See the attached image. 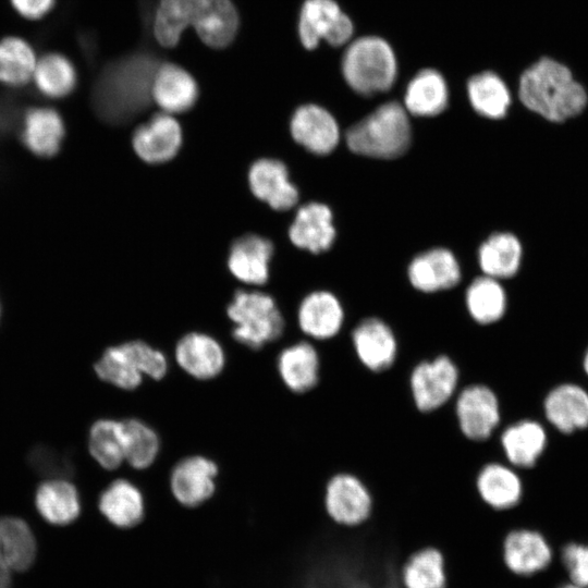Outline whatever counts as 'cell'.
Instances as JSON below:
<instances>
[{
  "instance_id": "cell-1",
  "label": "cell",
  "mask_w": 588,
  "mask_h": 588,
  "mask_svg": "<svg viewBox=\"0 0 588 588\" xmlns=\"http://www.w3.org/2000/svg\"><path fill=\"white\" fill-rule=\"evenodd\" d=\"M237 25L230 0H160L152 28L166 48L174 47L187 26H193L208 46L223 48L233 40Z\"/></svg>"
},
{
  "instance_id": "cell-2",
  "label": "cell",
  "mask_w": 588,
  "mask_h": 588,
  "mask_svg": "<svg viewBox=\"0 0 588 588\" xmlns=\"http://www.w3.org/2000/svg\"><path fill=\"white\" fill-rule=\"evenodd\" d=\"M518 97L529 110L551 122H563L579 114L587 94L571 71L549 58H542L520 76Z\"/></svg>"
},
{
  "instance_id": "cell-3",
  "label": "cell",
  "mask_w": 588,
  "mask_h": 588,
  "mask_svg": "<svg viewBox=\"0 0 588 588\" xmlns=\"http://www.w3.org/2000/svg\"><path fill=\"white\" fill-rule=\"evenodd\" d=\"M157 61L148 53H136L111 63L97 85L98 103L114 120L128 121L151 103V85Z\"/></svg>"
},
{
  "instance_id": "cell-4",
  "label": "cell",
  "mask_w": 588,
  "mask_h": 588,
  "mask_svg": "<svg viewBox=\"0 0 588 588\" xmlns=\"http://www.w3.org/2000/svg\"><path fill=\"white\" fill-rule=\"evenodd\" d=\"M411 138L407 111L396 101L382 103L345 134L353 152L379 159L401 157L408 149Z\"/></svg>"
},
{
  "instance_id": "cell-5",
  "label": "cell",
  "mask_w": 588,
  "mask_h": 588,
  "mask_svg": "<svg viewBox=\"0 0 588 588\" xmlns=\"http://www.w3.org/2000/svg\"><path fill=\"white\" fill-rule=\"evenodd\" d=\"M225 314L232 323V336L248 348H261L284 331L285 321L275 298L261 290L235 289Z\"/></svg>"
},
{
  "instance_id": "cell-6",
  "label": "cell",
  "mask_w": 588,
  "mask_h": 588,
  "mask_svg": "<svg viewBox=\"0 0 588 588\" xmlns=\"http://www.w3.org/2000/svg\"><path fill=\"white\" fill-rule=\"evenodd\" d=\"M396 59L391 46L376 36L360 37L346 48L342 73L359 95L372 96L389 90L396 77Z\"/></svg>"
},
{
  "instance_id": "cell-7",
  "label": "cell",
  "mask_w": 588,
  "mask_h": 588,
  "mask_svg": "<svg viewBox=\"0 0 588 588\" xmlns=\"http://www.w3.org/2000/svg\"><path fill=\"white\" fill-rule=\"evenodd\" d=\"M183 126L166 112L152 114L137 125L131 135V146L135 156L150 166L172 161L183 146Z\"/></svg>"
},
{
  "instance_id": "cell-8",
  "label": "cell",
  "mask_w": 588,
  "mask_h": 588,
  "mask_svg": "<svg viewBox=\"0 0 588 588\" xmlns=\"http://www.w3.org/2000/svg\"><path fill=\"white\" fill-rule=\"evenodd\" d=\"M247 185L258 201L278 212L292 210L299 200V191L291 179L289 166L278 158L254 160L247 171Z\"/></svg>"
},
{
  "instance_id": "cell-9",
  "label": "cell",
  "mask_w": 588,
  "mask_h": 588,
  "mask_svg": "<svg viewBox=\"0 0 588 588\" xmlns=\"http://www.w3.org/2000/svg\"><path fill=\"white\" fill-rule=\"evenodd\" d=\"M354 32L351 19L334 0H306L302 7L298 34L303 46L314 49L320 39L334 47L346 44Z\"/></svg>"
},
{
  "instance_id": "cell-10",
  "label": "cell",
  "mask_w": 588,
  "mask_h": 588,
  "mask_svg": "<svg viewBox=\"0 0 588 588\" xmlns=\"http://www.w3.org/2000/svg\"><path fill=\"white\" fill-rule=\"evenodd\" d=\"M273 255L274 243L270 238L246 232L231 242L226 268L237 282L261 287L269 281Z\"/></svg>"
},
{
  "instance_id": "cell-11",
  "label": "cell",
  "mask_w": 588,
  "mask_h": 588,
  "mask_svg": "<svg viewBox=\"0 0 588 588\" xmlns=\"http://www.w3.org/2000/svg\"><path fill=\"white\" fill-rule=\"evenodd\" d=\"M458 369L453 360L441 355L419 363L411 375V390L416 407L425 413L445 404L455 392Z\"/></svg>"
},
{
  "instance_id": "cell-12",
  "label": "cell",
  "mask_w": 588,
  "mask_h": 588,
  "mask_svg": "<svg viewBox=\"0 0 588 588\" xmlns=\"http://www.w3.org/2000/svg\"><path fill=\"white\" fill-rule=\"evenodd\" d=\"M328 515L339 525L354 527L365 523L372 510L371 495L359 478L342 473L333 476L324 494Z\"/></svg>"
},
{
  "instance_id": "cell-13",
  "label": "cell",
  "mask_w": 588,
  "mask_h": 588,
  "mask_svg": "<svg viewBox=\"0 0 588 588\" xmlns=\"http://www.w3.org/2000/svg\"><path fill=\"white\" fill-rule=\"evenodd\" d=\"M289 130L296 145L317 156L333 151L340 139V130L334 117L314 103L299 106L294 111Z\"/></svg>"
},
{
  "instance_id": "cell-14",
  "label": "cell",
  "mask_w": 588,
  "mask_h": 588,
  "mask_svg": "<svg viewBox=\"0 0 588 588\" xmlns=\"http://www.w3.org/2000/svg\"><path fill=\"white\" fill-rule=\"evenodd\" d=\"M455 408L463 434L474 441L488 439L501 419L498 397L483 384L465 388L457 396Z\"/></svg>"
},
{
  "instance_id": "cell-15",
  "label": "cell",
  "mask_w": 588,
  "mask_h": 588,
  "mask_svg": "<svg viewBox=\"0 0 588 588\" xmlns=\"http://www.w3.org/2000/svg\"><path fill=\"white\" fill-rule=\"evenodd\" d=\"M286 234L289 242L298 249L311 254L330 249L335 238L330 207L319 201L299 206L287 226Z\"/></svg>"
},
{
  "instance_id": "cell-16",
  "label": "cell",
  "mask_w": 588,
  "mask_h": 588,
  "mask_svg": "<svg viewBox=\"0 0 588 588\" xmlns=\"http://www.w3.org/2000/svg\"><path fill=\"white\" fill-rule=\"evenodd\" d=\"M218 466L213 461L200 455L185 457L171 471V492L180 504L198 506L215 493Z\"/></svg>"
},
{
  "instance_id": "cell-17",
  "label": "cell",
  "mask_w": 588,
  "mask_h": 588,
  "mask_svg": "<svg viewBox=\"0 0 588 588\" xmlns=\"http://www.w3.org/2000/svg\"><path fill=\"white\" fill-rule=\"evenodd\" d=\"M34 504L40 518L53 527H65L78 519L82 498L76 485L64 478H51L38 483Z\"/></svg>"
},
{
  "instance_id": "cell-18",
  "label": "cell",
  "mask_w": 588,
  "mask_h": 588,
  "mask_svg": "<svg viewBox=\"0 0 588 588\" xmlns=\"http://www.w3.org/2000/svg\"><path fill=\"white\" fill-rule=\"evenodd\" d=\"M96 505L109 524L121 529L138 525L145 515L144 497L126 478L110 480L99 492Z\"/></svg>"
},
{
  "instance_id": "cell-19",
  "label": "cell",
  "mask_w": 588,
  "mask_h": 588,
  "mask_svg": "<svg viewBox=\"0 0 588 588\" xmlns=\"http://www.w3.org/2000/svg\"><path fill=\"white\" fill-rule=\"evenodd\" d=\"M177 365L198 380L217 377L225 365V354L221 344L211 335L189 332L175 345Z\"/></svg>"
},
{
  "instance_id": "cell-20",
  "label": "cell",
  "mask_w": 588,
  "mask_h": 588,
  "mask_svg": "<svg viewBox=\"0 0 588 588\" xmlns=\"http://www.w3.org/2000/svg\"><path fill=\"white\" fill-rule=\"evenodd\" d=\"M198 95V85L187 71L171 63L158 68L151 99L162 112L172 115L187 112L195 106Z\"/></svg>"
},
{
  "instance_id": "cell-21",
  "label": "cell",
  "mask_w": 588,
  "mask_h": 588,
  "mask_svg": "<svg viewBox=\"0 0 588 588\" xmlns=\"http://www.w3.org/2000/svg\"><path fill=\"white\" fill-rule=\"evenodd\" d=\"M352 341L359 360L371 371L390 368L396 358V339L389 326L378 318L360 321L353 330Z\"/></svg>"
},
{
  "instance_id": "cell-22",
  "label": "cell",
  "mask_w": 588,
  "mask_h": 588,
  "mask_svg": "<svg viewBox=\"0 0 588 588\" xmlns=\"http://www.w3.org/2000/svg\"><path fill=\"white\" fill-rule=\"evenodd\" d=\"M547 420L560 432L568 434L588 427V392L576 383L554 387L543 401Z\"/></svg>"
},
{
  "instance_id": "cell-23",
  "label": "cell",
  "mask_w": 588,
  "mask_h": 588,
  "mask_svg": "<svg viewBox=\"0 0 588 588\" xmlns=\"http://www.w3.org/2000/svg\"><path fill=\"white\" fill-rule=\"evenodd\" d=\"M502 556L505 566L512 573L529 576L544 569L551 561L552 553L541 534L517 529L506 535Z\"/></svg>"
},
{
  "instance_id": "cell-24",
  "label": "cell",
  "mask_w": 588,
  "mask_h": 588,
  "mask_svg": "<svg viewBox=\"0 0 588 588\" xmlns=\"http://www.w3.org/2000/svg\"><path fill=\"white\" fill-rule=\"evenodd\" d=\"M344 311L340 301L328 291L306 295L297 309L301 330L317 340L334 336L343 324Z\"/></svg>"
},
{
  "instance_id": "cell-25",
  "label": "cell",
  "mask_w": 588,
  "mask_h": 588,
  "mask_svg": "<svg viewBox=\"0 0 588 588\" xmlns=\"http://www.w3.org/2000/svg\"><path fill=\"white\" fill-rule=\"evenodd\" d=\"M408 277L415 289L431 293L455 286L461 279V270L450 250L433 248L413 259Z\"/></svg>"
},
{
  "instance_id": "cell-26",
  "label": "cell",
  "mask_w": 588,
  "mask_h": 588,
  "mask_svg": "<svg viewBox=\"0 0 588 588\" xmlns=\"http://www.w3.org/2000/svg\"><path fill=\"white\" fill-rule=\"evenodd\" d=\"M65 134L59 112L49 107H34L23 120L22 142L35 156L50 158L58 154Z\"/></svg>"
},
{
  "instance_id": "cell-27",
  "label": "cell",
  "mask_w": 588,
  "mask_h": 588,
  "mask_svg": "<svg viewBox=\"0 0 588 588\" xmlns=\"http://www.w3.org/2000/svg\"><path fill=\"white\" fill-rule=\"evenodd\" d=\"M501 444L512 465L529 468L537 463L547 446V432L536 420H519L503 431Z\"/></svg>"
},
{
  "instance_id": "cell-28",
  "label": "cell",
  "mask_w": 588,
  "mask_h": 588,
  "mask_svg": "<svg viewBox=\"0 0 588 588\" xmlns=\"http://www.w3.org/2000/svg\"><path fill=\"white\" fill-rule=\"evenodd\" d=\"M279 375L293 392L311 390L319 378V356L308 342H299L285 347L278 356Z\"/></svg>"
},
{
  "instance_id": "cell-29",
  "label": "cell",
  "mask_w": 588,
  "mask_h": 588,
  "mask_svg": "<svg viewBox=\"0 0 588 588\" xmlns=\"http://www.w3.org/2000/svg\"><path fill=\"white\" fill-rule=\"evenodd\" d=\"M87 450L94 462L106 471H114L124 461L122 419L101 417L93 421L87 434Z\"/></svg>"
},
{
  "instance_id": "cell-30",
  "label": "cell",
  "mask_w": 588,
  "mask_h": 588,
  "mask_svg": "<svg viewBox=\"0 0 588 588\" xmlns=\"http://www.w3.org/2000/svg\"><path fill=\"white\" fill-rule=\"evenodd\" d=\"M449 91L443 76L436 70L418 72L408 83L404 108L416 117H433L448 106Z\"/></svg>"
},
{
  "instance_id": "cell-31",
  "label": "cell",
  "mask_w": 588,
  "mask_h": 588,
  "mask_svg": "<svg viewBox=\"0 0 588 588\" xmlns=\"http://www.w3.org/2000/svg\"><path fill=\"white\" fill-rule=\"evenodd\" d=\"M477 490L483 502L494 510L514 507L522 499L523 485L519 476L510 467L487 464L477 477Z\"/></svg>"
},
{
  "instance_id": "cell-32",
  "label": "cell",
  "mask_w": 588,
  "mask_h": 588,
  "mask_svg": "<svg viewBox=\"0 0 588 588\" xmlns=\"http://www.w3.org/2000/svg\"><path fill=\"white\" fill-rule=\"evenodd\" d=\"M93 369L97 378L119 390L132 391L140 385V372L126 342L108 345L103 348Z\"/></svg>"
},
{
  "instance_id": "cell-33",
  "label": "cell",
  "mask_w": 588,
  "mask_h": 588,
  "mask_svg": "<svg viewBox=\"0 0 588 588\" xmlns=\"http://www.w3.org/2000/svg\"><path fill=\"white\" fill-rule=\"evenodd\" d=\"M401 583L404 588H448L444 554L434 547L415 551L403 564Z\"/></svg>"
},
{
  "instance_id": "cell-34",
  "label": "cell",
  "mask_w": 588,
  "mask_h": 588,
  "mask_svg": "<svg viewBox=\"0 0 588 588\" xmlns=\"http://www.w3.org/2000/svg\"><path fill=\"white\" fill-rule=\"evenodd\" d=\"M522 256V244L514 234L494 233L479 248V265L488 277L511 278L518 271Z\"/></svg>"
},
{
  "instance_id": "cell-35",
  "label": "cell",
  "mask_w": 588,
  "mask_h": 588,
  "mask_svg": "<svg viewBox=\"0 0 588 588\" xmlns=\"http://www.w3.org/2000/svg\"><path fill=\"white\" fill-rule=\"evenodd\" d=\"M467 95L475 111L489 119L503 118L511 105L507 86L500 76L489 71L468 79Z\"/></svg>"
},
{
  "instance_id": "cell-36",
  "label": "cell",
  "mask_w": 588,
  "mask_h": 588,
  "mask_svg": "<svg viewBox=\"0 0 588 588\" xmlns=\"http://www.w3.org/2000/svg\"><path fill=\"white\" fill-rule=\"evenodd\" d=\"M466 306L475 321L497 322L506 309V295L497 279L485 275L475 279L466 292Z\"/></svg>"
},
{
  "instance_id": "cell-37",
  "label": "cell",
  "mask_w": 588,
  "mask_h": 588,
  "mask_svg": "<svg viewBox=\"0 0 588 588\" xmlns=\"http://www.w3.org/2000/svg\"><path fill=\"white\" fill-rule=\"evenodd\" d=\"M33 79L42 95L62 98L75 88L77 76L74 65L66 57L51 52L36 62Z\"/></svg>"
},
{
  "instance_id": "cell-38",
  "label": "cell",
  "mask_w": 588,
  "mask_h": 588,
  "mask_svg": "<svg viewBox=\"0 0 588 588\" xmlns=\"http://www.w3.org/2000/svg\"><path fill=\"white\" fill-rule=\"evenodd\" d=\"M34 50L20 37H5L0 40V82L9 86L28 83L36 66Z\"/></svg>"
},
{
  "instance_id": "cell-39",
  "label": "cell",
  "mask_w": 588,
  "mask_h": 588,
  "mask_svg": "<svg viewBox=\"0 0 588 588\" xmlns=\"http://www.w3.org/2000/svg\"><path fill=\"white\" fill-rule=\"evenodd\" d=\"M124 429V461L135 469L149 467L159 453L157 432L137 418L122 419Z\"/></svg>"
},
{
  "instance_id": "cell-40",
  "label": "cell",
  "mask_w": 588,
  "mask_h": 588,
  "mask_svg": "<svg viewBox=\"0 0 588 588\" xmlns=\"http://www.w3.org/2000/svg\"><path fill=\"white\" fill-rule=\"evenodd\" d=\"M140 372L154 380L162 379L168 371L164 354L142 340L125 341Z\"/></svg>"
},
{
  "instance_id": "cell-41",
  "label": "cell",
  "mask_w": 588,
  "mask_h": 588,
  "mask_svg": "<svg viewBox=\"0 0 588 588\" xmlns=\"http://www.w3.org/2000/svg\"><path fill=\"white\" fill-rule=\"evenodd\" d=\"M562 558L574 585L588 588V546L569 543Z\"/></svg>"
},
{
  "instance_id": "cell-42",
  "label": "cell",
  "mask_w": 588,
  "mask_h": 588,
  "mask_svg": "<svg viewBox=\"0 0 588 588\" xmlns=\"http://www.w3.org/2000/svg\"><path fill=\"white\" fill-rule=\"evenodd\" d=\"M13 8L26 19H40L53 7L54 0H10Z\"/></svg>"
},
{
  "instance_id": "cell-43",
  "label": "cell",
  "mask_w": 588,
  "mask_h": 588,
  "mask_svg": "<svg viewBox=\"0 0 588 588\" xmlns=\"http://www.w3.org/2000/svg\"><path fill=\"white\" fill-rule=\"evenodd\" d=\"M12 571L7 562L3 547L0 542V588H9Z\"/></svg>"
},
{
  "instance_id": "cell-44",
  "label": "cell",
  "mask_w": 588,
  "mask_h": 588,
  "mask_svg": "<svg viewBox=\"0 0 588 588\" xmlns=\"http://www.w3.org/2000/svg\"><path fill=\"white\" fill-rule=\"evenodd\" d=\"M583 368H584L585 373L588 376V348L584 356Z\"/></svg>"
},
{
  "instance_id": "cell-45",
  "label": "cell",
  "mask_w": 588,
  "mask_h": 588,
  "mask_svg": "<svg viewBox=\"0 0 588 588\" xmlns=\"http://www.w3.org/2000/svg\"><path fill=\"white\" fill-rule=\"evenodd\" d=\"M561 588H580V587H578V586L572 584V585H565V586H563V587H561Z\"/></svg>"
},
{
  "instance_id": "cell-46",
  "label": "cell",
  "mask_w": 588,
  "mask_h": 588,
  "mask_svg": "<svg viewBox=\"0 0 588 588\" xmlns=\"http://www.w3.org/2000/svg\"><path fill=\"white\" fill-rule=\"evenodd\" d=\"M1 316H2V306H1V303H0V320H1Z\"/></svg>"
}]
</instances>
